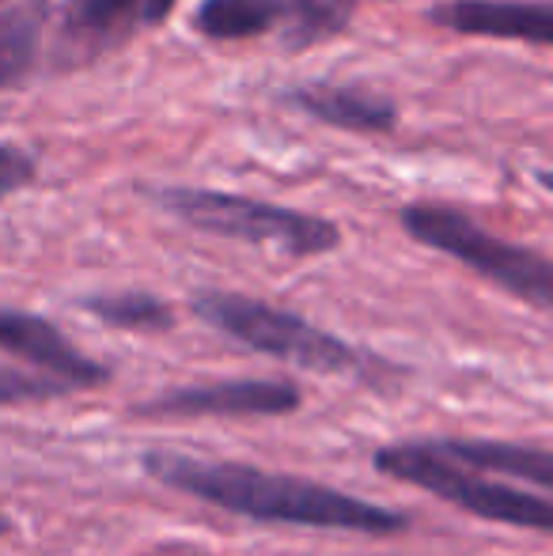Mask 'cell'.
<instances>
[{
	"label": "cell",
	"mask_w": 553,
	"mask_h": 556,
	"mask_svg": "<svg viewBox=\"0 0 553 556\" xmlns=\"http://www.w3.org/2000/svg\"><path fill=\"white\" fill-rule=\"evenodd\" d=\"M68 382L53 379L46 371H20V367L0 364V405H30V402H53L68 394Z\"/></svg>",
	"instance_id": "obj_15"
},
{
	"label": "cell",
	"mask_w": 553,
	"mask_h": 556,
	"mask_svg": "<svg viewBox=\"0 0 553 556\" xmlns=\"http://www.w3.org/2000/svg\"><path fill=\"white\" fill-rule=\"evenodd\" d=\"M190 307L201 323L228 333L231 341L247 344V349L262 352V356H274L292 367H303V371L349 375L364 367V356L353 344L341 341V337L318 330V326H311L307 318L292 315V311H280L262 300H251V295L198 292Z\"/></svg>",
	"instance_id": "obj_4"
},
{
	"label": "cell",
	"mask_w": 553,
	"mask_h": 556,
	"mask_svg": "<svg viewBox=\"0 0 553 556\" xmlns=\"http://www.w3.org/2000/svg\"><path fill=\"white\" fill-rule=\"evenodd\" d=\"M8 530H12V522H8V515H4V511H0V538H4V534H8Z\"/></svg>",
	"instance_id": "obj_17"
},
{
	"label": "cell",
	"mask_w": 553,
	"mask_h": 556,
	"mask_svg": "<svg viewBox=\"0 0 553 556\" xmlns=\"http://www.w3.org/2000/svg\"><path fill=\"white\" fill-rule=\"evenodd\" d=\"M372 466L486 522H504V527L535 530V534L553 530V504L546 492H524L501 481H481L478 469L443 458L432 443H387L372 454Z\"/></svg>",
	"instance_id": "obj_3"
},
{
	"label": "cell",
	"mask_w": 553,
	"mask_h": 556,
	"mask_svg": "<svg viewBox=\"0 0 553 556\" xmlns=\"http://www.w3.org/2000/svg\"><path fill=\"white\" fill-rule=\"evenodd\" d=\"M432 23L455 35L512 38L527 46L553 42V4L550 0H448L432 12Z\"/></svg>",
	"instance_id": "obj_10"
},
{
	"label": "cell",
	"mask_w": 553,
	"mask_h": 556,
	"mask_svg": "<svg viewBox=\"0 0 553 556\" xmlns=\"http://www.w3.org/2000/svg\"><path fill=\"white\" fill-rule=\"evenodd\" d=\"M300 405L303 390L288 379H224L163 390L137 405V417H288Z\"/></svg>",
	"instance_id": "obj_8"
},
{
	"label": "cell",
	"mask_w": 553,
	"mask_h": 556,
	"mask_svg": "<svg viewBox=\"0 0 553 556\" xmlns=\"http://www.w3.org/2000/svg\"><path fill=\"white\" fill-rule=\"evenodd\" d=\"M428 443H432L443 458L478 469V473L524 477V481L539 484L542 492L553 489V454L546 446L493 443V440H428Z\"/></svg>",
	"instance_id": "obj_12"
},
{
	"label": "cell",
	"mask_w": 553,
	"mask_h": 556,
	"mask_svg": "<svg viewBox=\"0 0 553 556\" xmlns=\"http://www.w3.org/2000/svg\"><path fill=\"white\" fill-rule=\"evenodd\" d=\"M88 315L99 323L114 326V330H134V333H163L175 326V311L163 300L148 292H114V295H88L80 303Z\"/></svg>",
	"instance_id": "obj_14"
},
{
	"label": "cell",
	"mask_w": 553,
	"mask_h": 556,
	"mask_svg": "<svg viewBox=\"0 0 553 556\" xmlns=\"http://www.w3.org/2000/svg\"><path fill=\"white\" fill-rule=\"evenodd\" d=\"M175 4L178 0H61L53 58L65 68L91 65L160 27Z\"/></svg>",
	"instance_id": "obj_7"
},
{
	"label": "cell",
	"mask_w": 553,
	"mask_h": 556,
	"mask_svg": "<svg viewBox=\"0 0 553 556\" xmlns=\"http://www.w3.org/2000/svg\"><path fill=\"white\" fill-rule=\"evenodd\" d=\"M35 155L27 148H15V144H0V201L20 193L23 186L35 178Z\"/></svg>",
	"instance_id": "obj_16"
},
{
	"label": "cell",
	"mask_w": 553,
	"mask_h": 556,
	"mask_svg": "<svg viewBox=\"0 0 553 556\" xmlns=\"http://www.w3.org/2000/svg\"><path fill=\"white\" fill-rule=\"evenodd\" d=\"M144 473L183 496L205 500L231 515L254 522H280V527H311V530H349V534L391 538L410 530V515L391 511L384 504L353 496V492L330 489V484L303 481L292 473H269L243 462H213L190 458L175 451H148L140 458Z\"/></svg>",
	"instance_id": "obj_1"
},
{
	"label": "cell",
	"mask_w": 553,
	"mask_h": 556,
	"mask_svg": "<svg viewBox=\"0 0 553 556\" xmlns=\"http://www.w3.org/2000/svg\"><path fill=\"white\" fill-rule=\"evenodd\" d=\"M0 352L23 359L35 371H46L53 379L68 382L73 390H91L103 387L111 379L103 364H96L91 356H84L65 333L53 323H46L42 315H27V311L0 307Z\"/></svg>",
	"instance_id": "obj_9"
},
{
	"label": "cell",
	"mask_w": 553,
	"mask_h": 556,
	"mask_svg": "<svg viewBox=\"0 0 553 556\" xmlns=\"http://www.w3.org/2000/svg\"><path fill=\"white\" fill-rule=\"evenodd\" d=\"M364 0H201L193 27L216 42H243L277 30L288 50L341 35Z\"/></svg>",
	"instance_id": "obj_6"
},
{
	"label": "cell",
	"mask_w": 553,
	"mask_h": 556,
	"mask_svg": "<svg viewBox=\"0 0 553 556\" xmlns=\"http://www.w3.org/2000/svg\"><path fill=\"white\" fill-rule=\"evenodd\" d=\"M285 103L318 117V122L338 125V129H353V132H391L394 122H399L394 103H387V99H379V96H368V91L334 88V84L292 88V91H285Z\"/></svg>",
	"instance_id": "obj_11"
},
{
	"label": "cell",
	"mask_w": 553,
	"mask_h": 556,
	"mask_svg": "<svg viewBox=\"0 0 553 556\" xmlns=\"http://www.w3.org/2000/svg\"><path fill=\"white\" fill-rule=\"evenodd\" d=\"M155 205L167 208L183 224L198 231L221 235V239L254 242V247H274L292 257H318L330 254L341 242V227L323 216L280 208L269 201L239 198V193L198 190V186H167L152 193Z\"/></svg>",
	"instance_id": "obj_2"
},
{
	"label": "cell",
	"mask_w": 553,
	"mask_h": 556,
	"mask_svg": "<svg viewBox=\"0 0 553 556\" xmlns=\"http://www.w3.org/2000/svg\"><path fill=\"white\" fill-rule=\"evenodd\" d=\"M402 227L417 242L440 250V254L463 262L466 269L481 273L486 280L501 285L508 295L531 303L539 311H550L553 303V269L542 254L516 242L497 239L481 224H474L466 213L448 205H410L402 208Z\"/></svg>",
	"instance_id": "obj_5"
},
{
	"label": "cell",
	"mask_w": 553,
	"mask_h": 556,
	"mask_svg": "<svg viewBox=\"0 0 553 556\" xmlns=\"http://www.w3.org/2000/svg\"><path fill=\"white\" fill-rule=\"evenodd\" d=\"M46 8L42 0L27 4H0V91L15 88L30 76L38 58V30H42Z\"/></svg>",
	"instance_id": "obj_13"
}]
</instances>
